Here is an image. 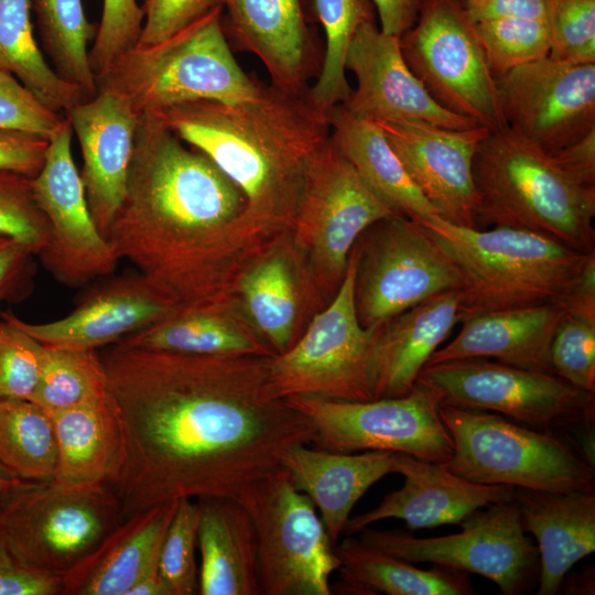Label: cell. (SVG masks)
Masks as SVG:
<instances>
[{"label":"cell","instance_id":"9f6ffc18","mask_svg":"<svg viewBox=\"0 0 595 595\" xmlns=\"http://www.w3.org/2000/svg\"><path fill=\"white\" fill-rule=\"evenodd\" d=\"M552 156L576 182L595 187V129Z\"/></svg>","mask_w":595,"mask_h":595},{"label":"cell","instance_id":"7402d4cb","mask_svg":"<svg viewBox=\"0 0 595 595\" xmlns=\"http://www.w3.org/2000/svg\"><path fill=\"white\" fill-rule=\"evenodd\" d=\"M176 306L137 272L97 283L55 321L30 323L12 312L0 314L44 345L98 350L164 318Z\"/></svg>","mask_w":595,"mask_h":595},{"label":"cell","instance_id":"7bdbcfd3","mask_svg":"<svg viewBox=\"0 0 595 595\" xmlns=\"http://www.w3.org/2000/svg\"><path fill=\"white\" fill-rule=\"evenodd\" d=\"M0 236L26 247L35 257L48 240L47 219L33 192L32 178L0 170Z\"/></svg>","mask_w":595,"mask_h":595},{"label":"cell","instance_id":"f1b7e54d","mask_svg":"<svg viewBox=\"0 0 595 595\" xmlns=\"http://www.w3.org/2000/svg\"><path fill=\"white\" fill-rule=\"evenodd\" d=\"M396 454L391 451L337 453L298 444L283 454L281 466L295 488L313 501L335 543L356 502L376 482L394 473Z\"/></svg>","mask_w":595,"mask_h":595},{"label":"cell","instance_id":"6f0895ef","mask_svg":"<svg viewBox=\"0 0 595 595\" xmlns=\"http://www.w3.org/2000/svg\"><path fill=\"white\" fill-rule=\"evenodd\" d=\"M377 11L380 30L401 36L413 26L424 0H371Z\"/></svg>","mask_w":595,"mask_h":595},{"label":"cell","instance_id":"ffe728a7","mask_svg":"<svg viewBox=\"0 0 595 595\" xmlns=\"http://www.w3.org/2000/svg\"><path fill=\"white\" fill-rule=\"evenodd\" d=\"M345 68L357 85L342 105L357 118L375 123L420 121L448 129L479 126L440 106L407 65L400 36L383 33L375 21L357 29Z\"/></svg>","mask_w":595,"mask_h":595},{"label":"cell","instance_id":"ac0fdd59","mask_svg":"<svg viewBox=\"0 0 595 595\" xmlns=\"http://www.w3.org/2000/svg\"><path fill=\"white\" fill-rule=\"evenodd\" d=\"M496 80L505 126L549 155L595 129V63L545 56Z\"/></svg>","mask_w":595,"mask_h":595},{"label":"cell","instance_id":"e575fe53","mask_svg":"<svg viewBox=\"0 0 595 595\" xmlns=\"http://www.w3.org/2000/svg\"><path fill=\"white\" fill-rule=\"evenodd\" d=\"M339 559L340 591L388 595H470L475 589L467 573L434 565L428 570L345 538L334 544Z\"/></svg>","mask_w":595,"mask_h":595},{"label":"cell","instance_id":"f5cc1de1","mask_svg":"<svg viewBox=\"0 0 595 595\" xmlns=\"http://www.w3.org/2000/svg\"><path fill=\"white\" fill-rule=\"evenodd\" d=\"M48 139L15 130H0V170L35 177L41 171Z\"/></svg>","mask_w":595,"mask_h":595},{"label":"cell","instance_id":"ab89813d","mask_svg":"<svg viewBox=\"0 0 595 595\" xmlns=\"http://www.w3.org/2000/svg\"><path fill=\"white\" fill-rule=\"evenodd\" d=\"M314 10L325 33V48L315 84L309 87L313 102L328 112L351 91L346 78V56L357 29L375 21L371 0H314Z\"/></svg>","mask_w":595,"mask_h":595},{"label":"cell","instance_id":"3957f363","mask_svg":"<svg viewBox=\"0 0 595 595\" xmlns=\"http://www.w3.org/2000/svg\"><path fill=\"white\" fill-rule=\"evenodd\" d=\"M150 113L241 191L246 224L261 246L292 230L307 162L331 136L327 112L309 88L263 85L249 100L202 99Z\"/></svg>","mask_w":595,"mask_h":595},{"label":"cell","instance_id":"277c9868","mask_svg":"<svg viewBox=\"0 0 595 595\" xmlns=\"http://www.w3.org/2000/svg\"><path fill=\"white\" fill-rule=\"evenodd\" d=\"M476 228L532 231L576 251H595V187L580 184L543 150L508 127L475 153Z\"/></svg>","mask_w":595,"mask_h":595},{"label":"cell","instance_id":"8fae6325","mask_svg":"<svg viewBox=\"0 0 595 595\" xmlns=\"http://www.w3.org/2000/svg\"><path fill=\"white\" fill-rule=\"evenodd\" d=\"M357 250L354 246L342 284L299 339L270 357L269 382L280 399L309 396L370 401V361L380 327H364L355 303Z\"/></svg>","mask_w":595,"mask_h":595},{"label":"cell","instance_id":"4316f807","mask_svg":"<svg viewBox=\"0 0 595 595\" xmlns=\"http://www.w3.org/2000/svg\"><path fill=\"white\" fill-rule=\"evenodd\" d=\"M564 311L556 303L500 310L464 318L458 334L437 348L425 366L462 358L552 372L550 348Z\"/></svg>","mask_w":595,"mask_h":595},{"label":"cell","instance_id":"30bf717a","mask_svg":"<svg viewBox=\"0 0 595 595\" xmlns=\"http://www.w3.org/2000/svg\"><path fill=\"white\" fill-rule=\"evenodd\" d=\"M440 404L493 411L532 429L559 432L589 430L595 394L574 388L552 372L473 357L424 366L416 382Z\"/></svg>","mask_w":595,"mask_h":595},{"label":"cell","instance_id":"8d00e7d4","mask_svg":"<svg viewBox=\"0 0 595 595\" xmlns=\"http://www.w3.org/2000/svg\"><path fill=\"white\" fill-rule=\"evenodd\" d=\"M0 463L24 482L55 478L57 444L53 420L30 399L0 397Z\"/></svg>","mask_w":595,"mask_h":595},{"label":"cell","instance_id":"44dd1931","mask_svg":"<svg viewBox=\"0 0 595 595\" xmlns=\"http://www.w3.org/2000/svg\"><path fill=\"white\" fill-rule=\"evenodd\" d=\"M409 177L444 220L476 228L473 160L489 129H448L420 121L377 123Z\"/></svg>","mask_w":595,"mask_h":595},{"label":"cell","instance_id":"f35d334b","mask_svg":"<svg viewBox=\"0 0 595 595\" xmlns=\"http://www.w3.org/2000/svg\"><path fill=\"white\" fill-rule=\"evenodd\" d=\"M108 394V377L98 350L45 345L31 401L53 413L99 401Z\"/></svg>","mask_w":595,"mask_h":595},{"label":"cell","instance_id":"603a6c76","mask_svg":"<svg viewBox=\"0 0 595 595\" xmlns=\"http://www.w3.org/2000/svg\"><path fill=\"white\" fill-rule=\"evenodd\" d=\"M221 22L228 42L256 55L274 87L302 91L317 77L322 57L303 0H225Z\"/></svg>","mask_w":595,"mask_h":595},{"label":"cell","instance_id":"7dc6e473","mask_svg":"<svg viewBox=\"0 0 595 595\" xmlns=\"http://www.w3.org/2000/svg\"><path fill=\"white\" fill-rule=\"evenodd\" d=\"M550 363L554 375L595 393V325L564 315L551 343Z\"/></svg>","mask_w":595,"mask_h":595},{"label":"cell","instance_id":"9c48e42d","mask_svg":"<svg viewBox=\"0 0 595 595\" xmlns=\"http://www.w3.org/2000/svg\"><path fill=\"white\" fill-rule=\"evenodd\" d=\"M256 532L261 595H331L339 559L316 507L279 466L235 497Z\"/></svg>","mask_w":595,"mask_h":595},{"label":"cell","instance_id":"d590c367","mask_svg":"<svg viewBox=\"0 0 595 595\" xmlns=\"http://www.w3.org/2000/svg\"><path fill=\"white\" fill-rule=\"evenodd\" d=\"M32 0H0V69L15 76L48 108L66 112L88 99L61 78L36 43L31 21Z\"/></svg>","mask_w":595,"mask_h":595},{"label":"cell","instance_id":"d6986e66","mask_svg":"<svg viewBox=\"0 0 595 595\" xmlns=\"http://www.w3.org/2000/svg\"><path fill=\"white\" fill-rule=\"evenodd\" d=\"M230 295L274 354L288 350L324 305L291 231L271 239L246 259Z\"/></svg>","mask_w":595,"mask_h":595},{"label":"cell","instance_id":"5b68a950","mask_svg":"<svg viewBox=\"0 0 595 595\" xmlns=\"http://www.w3.org/2000/svg\"><path fill=\"white\" fill-rule=\"evenodd\" d=\"M420 221L462 273L461 322L485 312L555 303L591 253L522 229L463 227L439 215Z\"/></svg>","mask_w":595,"mask_h":595},{"label":"cell","instance_id":"f907efd6","mask_svg":"<svg viewBox=\"0 0 595 595\" xmlns=\"http://www.w3.org/2000/svg\"><path fill=\"white\" fill-rule=\"evenodd\" d=\"M34 255L17 240L0 236V304L30 295L35 273Z\"/></svg>","mask_w":595,"mask_h":595},{"label":"cell","instance_id":"1f68e13d","mask_svg":"<svg viewBox=\"0 0 595 595\" xmlns=\"http://www.w3.org/2000/svg\"><path fill=\"white\" fill-rule=\"evenodd\" d=\"M197 500L198 594L261 595L256 532L248 511L236 498Z\"/></svg>","mask_w":595,"mask_h":595},{"label":"cell","instance_id":"816d5d0a","mask_svg":"<svg viewBox=\"0 0 595 595\" xmlns=\"http://www.w3.org/2000/svg\"><path fill=\"white\" fill-rule=\"evenodd\" d=\"M62 576L21 565L0 537V595H61Z\"/></svg>","mask_w":595,"mask_h":595},{"label":"cell","instance_id":"836d02e7","mask_svg":"<svg viewBox=\"0 0 595 595\" xmlns=\"http://www.w3.org/2000/svg\"><path fill=\"white\" fill-rule=\"evenodd\" d=\"M331 138L367 185L397 214L413 219L437 215L413 184L381 128L339 104L328 112Z\"/></svg>","mask_w":595,"mask_h":595},{"label":"cell","instance_id":"74e56055","mask_svg":"<svg viewBox=\"0 0 595 595\" xmlns=\"http://www.w3.org/2000/svg\"><path fill=\"white\" fill-rule=\"evenodd\" d=\"M41 42L56 74L91 98L98 87L88 44L98 24L86 18L82 0H32Z\"/></svg>","mask_w":595,"mask_h":595},{"label":"cell","instance_id":"e0dca14e","mask_svg":"<svg viewBox=\"0 0 595 595\" xmlns=\"http://www.w3.org/2000/svg\"><path fill=\"white\" fill-rule=\"evenodd\" d=\"M72 134L65 116L48 140L44 164L32 185L48 224V240L37 257L57 282L80 288L110 275L119 258L89 209L72 154Z\"/></svg>","mask_w":595,"mask_h":595},{"label":"cell","instance_id":"8992f818","mask_svg":"<svg viewBox=\"0 0 595 595\" xmlns=\"http://www.w3.org/2000/svg\"><path fill=\"white\" fill-rule=\"evenodd\" d=\"M218 7L173 35L137 44L97 82L138 115L174 105L215 100L234 104L256 98L262 87L236 61Z\"/></svg>","mask_w":595,"mask_h":595},{"label":"cell","instance_id":"52a82bcc","mask_svg":"<svg viewBox=\"0 0 595 595\" xmlns=\"http://www.w3.org/2000/svg\"><path fill=\"white\" fill-rule=\"evenodd\" d=\"M454 445L443 465L478 484L539 491L595 493L594 461L571 439L485 410L439 405Z\"/></svg>","mask_w":595,"mask_h":595},{"label":"cell","instance_id":"9a60e30c","mask_svg":"<svg viewBox=\"0 0 595 595\" xmlns=\"http://www.w3.org/2000/svg\"><path fill=\"white\" fill-rule=\"evenodd\" d=\"M313 425V446L337 453L391 451L444 464L453 455L452 437L431 389L415 383L397 398L343 401L309 396L284 399Z\"/></svg>","mask_w":595,"mask_h":595},{"label":"cell","instance_id":"7c38bea8","mask_svg":"<svg viewBox=\"0 0 595 595\" xmlns=\"http://www.w3.org/2000/svg\"><path fill=\"white\" fill-rule=\"evenodd\" d=\"M397 214L360 177L329 138L311 155L292 237L329 301L345 277L361 234Z\"/></svg>","mask_w":595,"mask_h":595},{"label":"cell","instance_id":"5bb4252c","mask_svg":"<svg viewBox=\"0 0 595 595\" xmlns=\"http://www.w3.org/2000/svg\"><path fill=\"white\" fill-rule=\"evenodd\" d=\"M400 48L440 106L489 130L505 127L497 80L463 0H424Z\"/></svg>","mask_w":595,"mask_h":595},{"label":"cell","instance_id":"ee69618b","mask_svg":"<svg viewBox=\"0 0 595 595\" xmlns=\"http://www.w3.org/2000/svg\"><path fill=\"white\" fill-rule=\"evenodd\" d=\"M44 355V344L0 314V397L30 399Z\"/></svg>","mask_w":595,"mask_h":595},{"label":"cell","instance_id":"f546056e","mask_svg":"<svg viewBox=\"0 0 595 595\" xmlns=\"http://www.w3.org/2000/svg\"><path fill=\"white\" fill-rule=\"evenodd\" d=\"M177 501L125 518L104 541L62 576V595H127L158 567L160 548Z\"/></svg>","mask_w":595,"mask_h":595},{"label":"cell","instance_id":"cb8c5ba5","mask_svg":"<svg viewBox=\"0 0 595 595\" xmlns=\"http://www.w3.org/2000/svg\"><path fill=\"white\" fill-rule=\"evenodd\" d=\"M394 473L404 477L400 489L389 493L379 506L349 518L344 532L358 533L374 522L397 518L410 530L458 524L473 511L513 499L515 487L486 485L465 479L443 464L396 454Z\"/></svg>","mask_w":595,"mask_h":595},{"label":"cell","instance_id":"db71d44e","mask_svg":"<svg viewBox=\"0 0 595 595\" xmlns=\"http://www.w3.org/2000/svg\"><path fill=\"white\" fill-rule=\"evenodd\" d=\"M469 19L476 23L496 19H527L547 22V0H463Z\"/></svg>","mask_w":595,"mask_h":595},{"label":"cell","instance_id":"4dcf8cb0","mask_svg":"<svg viewBox=\"0 0 595 595\" xmlns=\"http://www.w3.org/2000/svg\"><path fill=\"white\" fill-rule=\"evenodd\" d=\"M119 344L188 355H275L231 295L176 306L164 318L125 337Z\"/></svg>","mask_w":595,"mask_h":595},{"label":"cell","instance_id":"83f0119b","mask_svg":"<svg viewBox=\"0 0 595 595\" xmlns=\"http://www.w3.org/2000/svg\"><path fill=\"white\" fill-rule=\"evenodd\" d=\"M523 531L538 542V595H555L571 567L595 550V493L515 488Z\"/></svg>","mask_w":595,"mask_h":595},{"label":"cell","instance_id":"11a10c76","mask_svg":"<svg viewBox=\"0 0 595 595\" xmlns=\"http://www.w3.org/2000/svg\"><path fill=\"white\" fill-rule=\"evenodd\" d=\"M555 303L565 315L595 325V251Z\"/></svg>","mask_w":595,"mask_h":595},{"label":"cell","instance_id":"d4e9b609","mask_svg":"<svg viewBox=\"0 0 595 595\" xmlns=\"http://www.w3.org/2000/svg\"><path fill=\"white\" fill-rule=\"evenodd\" d=\"M65 113L79 142L88 206L105 236L125 194L139 115L104 89Z\"/></svg>","mask_w":595,"mask_h":595},{"label":"cell","instance_id":"680465c9","mask_svg":"<svg viewBox=\"0 0 595 595\" xmlns=\"http://www.w3.org/2000/svg\"><path fill=\"white\" fill-rule=\"evenodd\" d=\"M127 595H169L158 567L144 573L129 589Z\"/></svg>","mask_w":595,"mask_h":595},{"label":"cell","instance_id":"d6a6232c","mask_svg":"<svg viewBox=\"0 0 595 595\" xmlns=\"http://www.w3.org/2000/svg\"><path fill=\"white\" fill-rule=\"evenodd\" d=\"M50 414L57 444L54 479L115 487L126 465L127 445L110 392L99 401Z\"/></svg>","mask_w":595,"mask_h":595},{"label":"cell","instance_id":"ba28073f","mask_svg":"<svg viewBox=\"0 0 595 595\" xmlns=\"http://www.w3.org/2000/svg\"><path fill=\"white\" fill-rule=\"evenodd\" d=\"M123 519L107 485L23 482L0 505V537L24 567L63 576Z\"/></svg>","mask_w":595,"mask_h":595},{"label":"cell","instance_id":"7a4b0ae2","mask_svg":"<svg viewBox=\"0 0 595 595\" xmlns=\"http://www.w3.org/2000/svg\"><path fill=\"white\" fill-rule=\"evenodd\" d=\"M241 191L155 115H139L122 201L105 237L175 305L230 296L262 247L245 220Z\"/></svg>","mask_w":595,"mask_h":595},{"label":"cell","instance_id":"484cf974","mask_svg":"<svg viewBox=\"0 0 595 595\" xmlns=\"http://www.w3.org/2000/svg\"><path fill=\"white\" fill-rule=\"evenodd\" d=\"M459 290L432 296L380 327L370 361L372 400L403 397L431 355L461 322Z\"/></svg>","mask_w":595,"mask_h":595},{"label":"cell","instance_id":"bcb514c9","mask_svg":"<svg viewBox=\"0 0 595 595\" xmlns=\"http://www.w3.org/2000/svg\"><path fill=\"white\" fill-rule=\"evenodd\" d=\"M144 12L137 0H104L101 19L89 51V63L98 82L142 33Z\"/></svg>","mask_w":595,"mask_h":595},{"label":"cell","instance_id":"60d3db41","mask_svg":"<svg viewBox=\"0 0 595 595\" xmlns=\"http://www.w3.org/2000/svg\"><path fill=\"white\" fill-rule=\"evenodd\" d=\"M475 28L495 77L550 54L547 22L496 19L476 22Z\"/></svg>","mask_w":595,"mask_h":595},{"label":"cell","instance_id":"f6af8a7d","mask_svg":"<svg viewBox=\"0 0 595 595\" xmlns=\"http://www.w3.org/2000/svg\"><path fill=\"white\" fill-rule=\"evenodd\" d=\"M549 56L595 63V0H547Z\"/></svg>","mask_w":595,"mask_h":595},{"label":"cell","instance_id":"4fadbf2b","mask_svg":"<svg viewBox=\"0 0 595 595\" xmlns=\"http://www.w3.org/2000/svg\"><path fill=\"white\" fill-rule=\"evenodd\" d=\"M355 247V303L364 327L382 326L432 296L463 288L458 267L419 219H381Z\"/></svg>","mask_w":595,"mask_h":595},{"label":"cell","instance_id":"b9f144b4","mask_svg":"<svg viewBox=\"0 0 595 595\" xmlns=\"http://www.w3.org/2000/svg\"><path fill=\"white\" fill-rule=\"evenodd\" d=\"M201 508L197 499L177 500L158 559L159 575L169 595L198 593L195 559Z\"/></svg>","mask_w":595,"mask_h":595},{"label":"cell","instance_id":"2e32d148","mask_svg":"<svg viewBox=\"0 0 595 595\" xmlns=\"http://www.w3.org/2000/svg\"><path fill=\"white\" fill-rule=\"evenodd\" d=\"M461 532L416 538L398 530L363 529L359 540L411 563L429 562L482 575L502 595H519L539 578L538 548L526 536L513 499L465 517Z\"/></svg>","mask_w":595,"mask_h":595},{"label":"cell","instance_id":"91938a15","mask_svg":"<svg viewBox=\"0 0 595 595\" xmlns=\"http://www.w3.org/2000/svg\"><path fill=\"white\" fill-rule=\"evenodd\" d=\"M23 482L0 463V505Z\"/></svg>","mask_w":595,"mask_h":595},{"label":"cell","instance_id":"6da1fadb","mask_svg":"<svg viewBox=\"0 0 595 595\" xmlns=\"http://www.w3.org/2000/svg\"><path fill=\"white\" fill-rule=\"evenodd\" d=\"M100 357L127 445L123 518L183 498H235L312 445V423L270 388L271 356H206L115 344Z\"/></svg>","mask_w":595,"mask_h":595},{"label":"cell","instance_id":"681fc988","mask_svg":"<svg viewBox=\"0 0 595 595\" xmlns=\"http://www.w3.org/2000/svg\"><path fill=\"white\" fill-rule=\"evenodd\" d=\"M224 3L225 0H143L144 21L138 44L162 41Z\"/></svg>","mask_w":595,"mask_h":595},{"label":"cell","instance_id":"c3c4849f","mask_svg":"<svg viewBox=\"0 0 595 595\" xmlns=\"http://www.w3.org/2000/svg\"><path fill=\"white\" fill-rule=\"evenodd\" d=\"M64 118L15 76L0 69V130L23 131L50 140Z\"/></svg>","mask_w":595,"mask_h":595}]
</instances>
